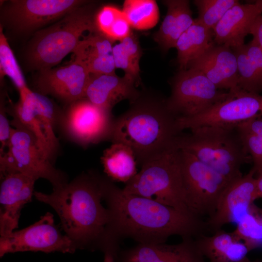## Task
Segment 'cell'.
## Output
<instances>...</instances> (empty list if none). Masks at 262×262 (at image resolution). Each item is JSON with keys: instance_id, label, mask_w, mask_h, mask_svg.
<instances>
[{"instance_id": "6da1fadb", "label": "cell", "mask_w": 262, "mask_h": 262, "mask_svg": "<svg viewBox=\"0 0 262 262\" xmlns=\"http://www.w3.org/2000/svg\"><path fill=\"white\" fill-rule=\"evenodd\" d=\"M102 177L103 199L109 214L101 248L104 262L117 261L120 238H130L139 244H161L173 235L196 239L207 230L201 217L126 193L107 177Z\"/></svg>"}, {"instance_id": "7a4b0ae2", "label": "cell", "mask_w": 262, "mask_h": 262, "mask_svg": "<svg viewBox=\"0 0 262 262\" xmlns=\"http://www.w3.org/2000/svg\"><path fill=\"white\" fill-rule=\"evenodd\" d=\"M102 176L90 171L47 194L34 191L38 201L51 206L60 219V228L77 249H100L109 214L101 203Z\"/></svg>"}, {"instance_id": "3957f363", "label": "cell", "mask_w": 262, "mask_h": 262, "mask_svg": "<svg viewBox=\"0 0 262 262\" xmlns=\"http://www.w3.org/2000/svg\"><path fill=\"white\" fill-rule=\"evenodd\" d=\"M177 120L166 98L154 92H141L128 110L115 118L110 141L130 147L142 165L176 148V139L181 133Z\"/></svg>"}, {"instance_id": "277c9868", "label": "cell", "mask_w": 262, "mask_h": 262, "mask_svg": "<svg viewBox=\"0 0 262 262\" xmlns=\"http://www.w3.org/2000/svg\"><path fill=\"white\" fill-rule=\"evenodd\" d=\"M87 1L30 38L25 51L26 64L33 70L53 68L73 52L86 32H98L95 25L98 11Z\"/></svg>"}, {"instance_id": "5b68a950", "label": "cell", "mask_w": 262, "mask_h": 262, "mask_svg": "<svg viewBox=\"0 0 262 262\" xmlns=\"http://www.w3.org/2000/svg\"><path fill=\"white\" fill-rule=\"evenodd\" d=\"M189 134H180L176 148L184 150L232 181L243 175V164L249 155L243 145L237 125L206 126L193 129Z\"/></svg>"}, {"instance_id": "8992f818", "label": "cell", "mask_w": 262, "mask_h": 262, "mask_svg": "<svg viewBox=\"0 0 262 262\" xmlns=\"http://www.w3.org/2000/svg\"><path fill=\"white\" fill-rule=\"evenodd\" d=\"M141 167L140 171L122 189L125 193L192 213L186 203L179 149H173Z\"/></svg>"}, {"instance_id": "52a82bcc", "label": "cell", "mask_w": 262, "mask_h": 262, "mask_svg": "<svg viewBox=\"0 0 262 262\" xmlns=\"http://www.w3.org/2000/svg\"><path fill=\"white\" fill-rule=\"evenodd\" d=\"M84 0H9L0 5V26L12 37H31L86 3Z\"/></svg>"}, {"instance_id": "ba28073f", "label": "cell", "mask_w": 262, "mask_h": 262, "mask_svg": "<svg viewBox=\"0 0 262 262\" xmlns=\"http://www.w3.org/2000/svg\"><path fill=\"white\" fill-rule=\"evenodd\" d=\"M12 128L7 150L0 154V177L20 173L36 180L49 181L53 188L68 182L66 174L57 169L39 150L33 135L18 122L11 120Z\"/></svg>"}, {"instance_id": "9c48e42d", "label": "cell", "mask_w": 262, "mask_h": 262, "mask_svg": "<svg viewBox=\"0 0 262 262\" xmlns=\"http://www.w3.org/2000/svg\"><path fill=\"white\" fill-rule=\"evenodd\" d=\"M170 84L167 105L178 118L198 115L234 94L218 89L203 73L193 68L180 70Z\"/></svg>"}, {"instance_id": "30bf717a", "label": "cell", "mask_w": 262, "mask_h": 262, "mask_svg": "<svg viewBox=\"0 0 262 262\" xmlns=\"http://www.w3.org/2000/svg\"><path fill=\"white\" fill-rule=\"evenodd\" d=\"M186 203L199 217L214 213L222 193L231 182L190 153L179 149Z\"/></svg>"}, {"instance_id": "8fae6325", "label": "cell", "mask_w": 262, "mask_h": 262, "mask_svg": "<svg viewBox=\"0 0 262 262\" xmlns=\"http://www.w3.org/2000/svg\"><path fill=\"white\" fill-rule=\"evenodd\" d=\"M115 120L112 112L84 98L67 105L62 111L58 126L68 140L87 147L110 141Z\"/></svg>"}, {"instance_id": "7c38bea8", "label": "cell", "mask_w": 262, "mask_h": 262, "mask_svg": "<svg viewBox=\"0 0 262 262\" xmlns=\"http://www.w3.org/2000/svg\"><path fill=\"white\" fill-rule=\"evenodd\" d=\"M76 250L72 241L62 233L49 212L33 224L0 238L1 258L8 253L19 252L72 253Z\"/></svg>"}, {"instance_id": "4fadbf2b", "label": "cell", "mask_w": 262, "mask_h": 262, "mask_svg": "<svg viewBox=\"0 0 262 262\" xmlns=\"http://www.w3.org/2000/svg\"><path fill=\"white\" fill-rule=\"evenodd\" d=\"M262 116V95L241 90L202 114L191 117L178 118L177 122L182 132L185 129L206 126H236Z\"/></svg>"}, {"instance_id": "5bb4252c", "label": "cell", "mask_w": 262, "mask_h": 262, "mask_svg": "<svg viewBox=\"0 0 262 262\" xmlns=\"http://www.w3.org/2000/svg\"><path fill=\"white\" fill-rule=\"evenodd\" d=\"M256 171L249 172L231 182L220 196L213 214L206 221L208 230L213 233L225 225L237 224L258 198Z\"/></svg>"}, {"instance_id": "9a60e30c", "label": "cell", "mask_w": 262, "mask_h": 262, "mask_svg": "<svg viewBox=\"0 0 262 262\" xmlns=\"http://www.w3.org/2000/svg\"><path fill=\"white\" fill-rule=\"evenodd\" d=\"M38 72L35 92L51 96L66 105L85 97L90 74L78 62Z\"/></svg>"}, {"instance_id": "2e32d148", "label": "cell", "mask_w": 262, "mask_h": 262, "mask_svg": "<svg viewBox=\"0 0 262 262\" xmlns=\"http://www.w3.org/2000/svg\"><path fill=\"white\" fill-rule=\"evenodd\" d=\"M0 235L5 236L18 228L21 210L32 200L36 179L20 173L0 177Z\"/></svg>"}, {"instance_id": "e0dca14e", "label": "cell", "mask_w": 262, "mask_h": 262, "mask_svg": "<svg viewBox=\"0 0 262 262\" xmlns=\"http://www.w3.org/2000/svg\"><path fill=\"white\" fill-rule=\"evenodd\" d=\"M188 68L203 73L218 89L236 93L238 87L237 58L232 49L213 44L202 55L191 61Z\"/></svg>"}, {"instance_id": "ac0fdd59", "label": "cell", "mask_w": 262, "mask_h": 262, "mask_svg": "<svg viewBox=\"0 0 262 262\" xmlns=\"http://www.w3.org/2000/svg\"><path fill=\"white\" fill-rule=\"evenodd\" d=\"M119 262H207L194 238L182 239L177 244H139L122 252Z\"/></svg>"}, {"instance_id": "d6986e66", "label": "cell", "mask_w": 262, "mask_h": 262, "mask_svg": "<svg viewBox=\"0 0 262 262\" xmlns=\"http://www.w3.org/2000/svg\"><path fill=\"white\" fill-rule=\"evenodd\" d=\"M135 82L124 76L114 74L90 75L85 98L107 111L112 112L120 101L128 99L130 103L140 95Z\"/></svg>"}, {"instance_id": "ffe728a7", "label": "cell", "mask_w": 262, "mask_h": 262, "mask_svg": "<svg viewBox=\"0 0 262 262\" xmlns=\"http://www.w3.org/2000/svg\"><path fill=\"white\" fill-rule=\"evenodd\" d=\"M261 14L262 8L255 2L237 3L226 12L213 29L214 42L231 49L243 45L253 24Z\"/></svg>"}, {"instance_id": "44dd1931", "label": "cell", "mask_w": 262, "mask_h": 262, "mask_svg": "<svg viewBox=\"0 0 262 262\" xmlns=\"http://www.w3.org/2000/svg\"><path fill=\"white\" fill-rule=\"evenodd\" d=\"M114 42L98 32L90 33L81 40L73 50L74 61L84 67L90 74L114 73Z\"/></svg>"}, {"instance_id": "7402d4cb", "label": "cell", "mask_w": 262, "mask_h": 262, "mask_svg": "<svg viewBox=\"0 0 262 262\" xmlns=\"http://www.w3.org/2000/svg\"><path fill=\"white\" fill-rule=\"evenodd\" d=\"M197 246L207 262H247V246L233 233L222 229L211 235L202 234L195 239Z\"/></svg>"}, {"instance_id": "603a6c76", "label": "cell", "mask_w": 262, "mask_h": 262, "mask_svg": "<svg viewBox=\"0 0 262 262\" xmlns=\"http://www.w3.org/2000/svg\"><path fill=\"white\" fill-rule=\"evenodd\" d=\"M166 16L153 38L164 52L175 48L181 34L194 22L189 1L165 0Z\"/></svg>"}, {"instance_id": "cb8c5ba5", "label": "cell", "mask_w": 262, "mask_h": 262, "mask_svg": "<svg viewBox=\"0 0 262 262\" xmlns=\"http://www.w3.org/2000/svg\"><path fill=\"white\" fill-rule=\"evenodd\" d=\"M237 58L238 87L259 94L262 92V49L254 40L232 48Z\"/></svg>"}, {"instance_id": "d4e9b609", "label": "cell", "mask_w": 262, "mask_h": 262, "mask_svg": "<svg viewBox=\"0 0 262 262\" xmlns=\"http://www.w3.org/2000/svg\"><path fill=\"white\" fill-rule=\"evenodd\" d=\"M107 177L112 181L125 184L137 173V161L132 149L121 143H113L100 157Z\"/></svg>"}, {"instance_id": "484cf974", "label": "cell", "mask_w": 262, "mask_h": 262, "mask_svg": "<svg viewBox=\"0 0 262 262\" xmlns=\"http://www.w3.org/2000/svg\"><path fill=\"white\" fill-rule=\"evenodd\" d=\"M195 19L193 24L180 37L175 48L180 70L187 69L189 64L214 44L213 32Z\"/></svg>"}, {"instance_id": "4316f807", "label": "cell", "mask_w": 262, "mask_h": 262, "mask_svg": "<svg viewBox=\"0 0 262 262\" xmlns=\"http://www.w3.org/2000/svg\"><path fill=\"white\" fill-rule=\"evenodd\" d=\"M27 96L33 112L39 120L54 158L59 143L55 134L62 111L47 96L30 89Z\"/></svg>"}, {"instance_id": "83f0119b", "label": "cell", "mask_w": 262, "mask_h": 262, "mask_svg": "<svg viewBox=\"0 0 262 262\" xmlns=\"http://www.w3.org/2000/svg\"><path fill=\"white\" fill-rule=\"evenodd\" d=\"M29 89L19 93L18 102L16 104L10 103L7 107V112L13 117L12 120L19 123L33 135L42 154L53 163L54 157L26 94Z\"/></svg>"}, {"instance_id": "f1b7e54d", "label": "cell", "mask_w": 262, "mask_h": 262, "mask_svg": "<svg viewBox=\"0 0 262 262\" xmlns=\"http://www.w3.org/2000/svg\"><path fill=\"white\" fill-rule=\"evenodd\" d=\"M142 54L138 37L132 32L113 48L112 55L116 68L122 69L124 76L133 81L136 84L139 81V63Z\"/></svg>"}, {"instance_id": "f546056e", "label": "cell", "mask_w": 262, "mask_h": 262, "mask_svg": "<svg viewBox=\"0 0 262 262\" xmlns=\"http://www.w3.org/2000/svg\"><path fill=\"white\" fill-rule=\"evenodd\" d=\"M122 11L131 27L137 30L153 28L160 18L159 7L154 0H126Z\"/></svg>"}, {"instance_id": "4dcf8cb0", "label": "cell", "mask_w": 262, "mask_h": 262, "mask_svg": "<svg viewBox=\"0 0 262 262\" xmlns=\"http://www.w3.org/2000/svg\"><path fill=\"white\" fill-rule=\"evenodd\" d=\"M244 148L253 163L256 174L262 170V116L237 125Z\"/></svg>"}, {"instance_id": "1f68e13d", "label": "cell", "mask_w": 262, "mask_h": 262, "mask_svg": "<svg viewBox=\"0 0 262 262\" xmlns=\"http://www.w3.org/2000/svg\"><path fill=\"white\" fill-rule=\"evenodd\" d=\"M232 232L249 251L262 247V209L254 204Z\"/></svg>"}, {"instance_id": "d6a6232c", "label": "cell", "mask_w": 262, "mask_h": 262, "mask_svg": "<svg viewBox=\"0 0 262 262\" xmlns=\"http://www.w3.org/2000/svg\"><path fill=\"white\" fill-rule=\"evenodd\" d=\"M0 80L8 76L19 93L29 88L27 86L20 67L12 51L7 38L0 27Z\"/></svg>"}, {"instance_id": "836d02e7", "label": "cell", "mask_w": 262, "mask_h": 262, "mask_svg": "<svg viewBox=\"0 0 262 262\" xmlns=\"http://www.w3.org/2000/svg\"><path fill=\"white\" fill-rule=\"evenodd\" d=\"M239 2L237 0H195L194 3L198 11L195 20L213 30L226 12Z\"/></svg>"}, {"instance_id": "e575fe53", "label": "cell", "mask_w": 262, "mask_h": 262, "mask_svg": "<svg viewBox=\"0 0 262 262\" xmlns=\"http://www.w3.org/2000/svg\"><path fill=\"white\" fill-rule=\"evenodd\" d=\"M122 11L113 5H105L98 10L95 16V25L97 31L107 36L111 28Z\"/></svg>"}, {"instance_id": "d590c367", "label": "cell", "mask_w": 262, "mask_h": 262, "mask_svg": "<svg viewBox=\"0 0 262 262\" xmlns=\"http://www.w3.org/2000/svg\"><path fill=\"white\" fill-rule=\"evenodd\" d=\"M5 98L3 94L0 96V154L4 152L7 148L10 137L12 127L7 115Z\"/></svg>"}, {"instance_id": "8d00e7d4", "label": "cell", "mask_w": 262, "mask_h": 262, "mask_svg": "<svg viewBox=\"0 0 262 262\" xmlns=\"http://www.w3.org/2000/svg\"><path fill=\"white\" fill-rule=\"evenodd\" d=\"M131 28L122 12L111 28L106 37L113 41H121L131 33Z\"/></svg>"}, {"instance_id": "74e56055", "label": "cell", "mask_w": 262, "mask_h": 262, "mask_svg": "<svg viewBox=\"0 0 262 262\" xmlns=\"http://www.w3.org/2000/svg\"><path fill=\"white\" fill-rule=\"evenodd\" d=\"M253 39L262 49V14L260 15L253 24L250 31Z\"/></svg>"}, {"instance_id": "f35d334b", "label": "cell", "mask_w": 262, "mask_h": 262, "mask_svg": "<svg viewBox=\"0 0 262 262\" xmlns=\"http://www.w3.org/2000/svg\"><path fill=\"white\" fill-rule=\"evenodd\" d=\"M256 177L258 198H262V170L256 173Z\"/></svg>"}, {"instance_id": "ab89813d", "label": "cell", "mask_w": 262, "mask_h": 262, "mask_svg": "<svg viewBox=\"0 0 262 262\" xmlns=\"http://www.w3.org/2000/svg\"><path fill=\"white\" fill-rule=\"evenodd\" d=\"M255 2L262 8V0H256Z\"/></svg>"}, {"instance_id": "60d3db41", "label": "cell", "mask_w": 262, "mask_h": 262, "mask_svg": "<svg viewBox=\"0 0 262 262\" xmlns=\"http://www.w3.org/2000/svg\"><path fill=\"white\" fill-rule=\"evenodd\" d=\"M247 262H262V261H251V260H249Z\"/></svg>"}]
</instances>
